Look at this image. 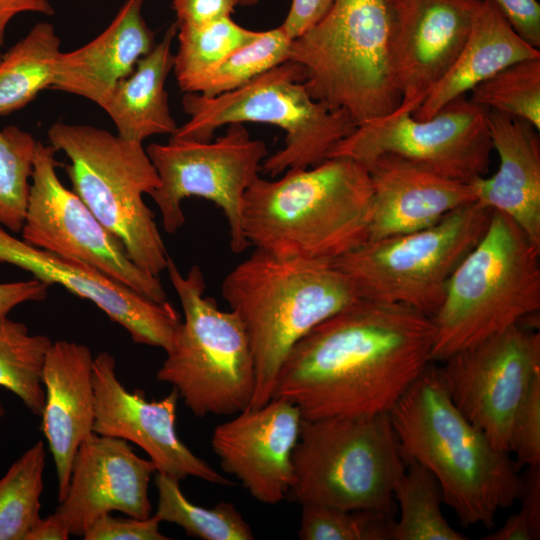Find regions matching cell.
<instances>
[{
  "label": "cell",
  "instance_id": "obj_39",
  "mask_svg": "<svg viewBox=\"0 0 540 540\" xmlns=\"http://www.w3.org/2000/svg\"><path fill=\"white\" fill-rule=\"evenodd\" d=\"M513 29L528 44L540 47V4L538 0H491Z\"/></svg>",
  "mask_w": 540,
  "mask_h": 540
},
{
  "label": "cell",
  "instance_id": "obj_37",
  "mask_svg": "<svg viewBox=\"0 0 540 540\" xmlns=\"http://www.w3.org/2000/svg\"><path fill=\"white\" fill-rule=\"evenodd\" d=\"M511 452L518 467L540 464V376L533 381L516 415Z\"/></svg>",
  "mask_w": 540,
  "mask_h": 540
},
{
  "label": "cell",
  "instance_id": "obj_38",
  "mask_svg": "<svg viewBox=\"0 0 540 540\" xmlns=\"http://www.w3.org/2000/svg\"><path fill=\"white\" fill-rule=\"evenodd\" d=\"M160 521L151 515L146 519L113 517L105 514L84 533V540H167L159 531Z\"/></svg>",
  "mask_w": 540,
  "mask_h": 540
},
{
  "label": "cell",
  "instance_id": "obj_16",
  "mask_svg": "<svg viewBox=\"0 0 540 540\" xmlns=\"http://www.w3.org/2000/svg\"><path fill=\"white\" fill-rule=\"evenodd\" d=\"M94 433L132 442L146 452L156 472L177 480L187 477L229 486L232 482L195 455L178 437L175 388L160 400L148 401L143 391H129L119 381L116 361L108 352L94 357Z\"/></svg>",
  "mask_w": 540,
  "mask_h": 540
},
{
  "label": "cell",
  "instance_id": "obj_11",
  "mask_svg": "<svg viewBox=\"0 0 540 540\" xmlns=\"http://www.w3.org/2000/svg\"><path fill=\"white\" fill-rule=\"evenodd\" d=\"M492 212L475 201L428 227L366 241L333 264L361 298L403 304L432 316L454 270L486 232Z\"/></svg>",
  "mask_w": 540,
  "mask_h": 540
},
{
  "label": "cell",
  "instance_id": "obj_43",
  "mask_svg": "<svg viewBox=\"0 0 540 540\" xmlns=\"http://www.w3.org/2000/svg\"><path fill=\"white\" fill-rule=\"evenodd\" d=\"M25 12L52 15L54 10L48 0H0V58L8 23L16 15Z\"/></svg>",
  "mask_w": 540,
  "mask_h": 540
},
{
  "label": "cell",
  "instance_id": "obj_9",
  "mask_svg": "<svg viewBox=\"0 0 540 540\" xmlns=\"http://www.w3.org/2000/svg\"><path fill=\"white\" fill-rule=\"evenodd\" d=\"M184 320L175 332L156 379L175 388L196 417L233 415L250 406L255 367L246 328L233 311L205 297L199 265L181 274L169 256L166 268Z\"/></svg>",
  "mask_w": 540,
  "mask_h": 540
},
{
  "label": "cell",
  "instance_id": "obj_46",
  "mask_svg": "<svg viewBox=\"0 0 540 540\" xmlns=\"http://www.w3.org/2000/svg\"><path fill=\"white\" fill-rule=\"evenodd\" d=\"M236 1L238 5H242V6L255 5L256 3L259 2V0H236Z\"/></svg>",
  "mask_w": 540,
  "mask_h": 540
},
{
  "label": "cell",
  "instance_id": "obj_2",
  "mask_svg": "<svg viewBox=\"0 0 540 540\" xmlns=\"http://www.w3.org/2000/svg\"><path fill=\"white\" fill-rule=\"evenodd\" d=\"M371 204L367 168L330 157L278 180L258 177L244 195L243 233L277 257L333 262L368 240Z\"/></svg>",
  "mask_w": 540,
  "mask_h": 540
},
{
  "label": "cell",
  "instance_id": "obj_17",
  "mask_svg": "<svg viewBox=\"0 0 540 540\" xmlns=\"http://www.w3.org/2000/svg\"><path fill=\"white\" fill-rule=\"evenodd\" d=\"M0 262L31 273L47 285L59 284L90 300L123 327L133 342L167 352L180 317L168 302H156L79 260L37 248L12 236L0 223Z\"/></svg>",
  "mask_w": 540,
  "mask_h": 540
},
{
  "label": "cell",
  "instance_id": "obj_10",
  "mask_svg": "<svg viewBox=\"0 0 540 540\" xmlns=\"http://www.w3.org/2000/svg\"><path fill=\"white\" fill-rule=\"evenodd\" d=\"M50 145L63 151L72 191L124 245L142 270L159 277L169 255L151 209L143 200L160 178L142 143L89 125L54 123Z\"/></svg>",
  "mask_w": 540,
  "mask_h": 540
},
{
  "label": "cell",
  "instance_id": "obj_1",
  "mask_svg": "<svg viewBox=\"0 0 540 540\" xmlns=\"http://www.w3.org/2000/svg\"><path fill=\"white\" fill-rule=\"evenodd\" d=\"M433 342L431 316L360 298L293 346L273 397L306 420L389 413L432 363Z\"/></svg>",
  "mask_w": 540,
  "mask_h": 540
},
{
  "label": "cell",
  "instance_id": "obj_40",
  "mask_svg": "<svg viewBox=\"0 0 540 540\" xmlns=\"http://www.w3.org/2000/svg\"><path fill=\"white\" fill-rule=\"evenodd\" d=\"M236 0H173L177 26H198L231 16Z\"/></svg>",
  "mask_w": 540,
  "mask_h": 540
},
{
  "label": "cell",
  "instance_id": "obj_3",
  "mask_svg": "<svg viewBox=\"0 0 540 540\" xmlns=\"http://www.w3.org/2000/svg\"><path fill=\"white\" fill-rule=\"evenodd\" d=\"M402 455L436 478L463 525H494L518 498L519 467L453 403L431 363L389 412Z\"/></svg>",
  "mask_w": 540,
  "mask_h": 540
},
{
  "label": "cell",
  "instance_id": "obj_41",
  "mask_svg": "<svg viewBox=\"0 0 540 540\" xmlns=\"http://www.w3.org/2000/svg\"><path fill=\"white\" fill-rule=\"evenodd\" d=\"M333 2L334 0H292L281 26L291 39H295L318 23Z\"/></svg>",
  "mask_w": 540,
  "mask_h": 540
},
{
  "label": "cell",
  "instance_id": "obj_30",
  "mask_svg": "<svg viewBox=\"0 0 540 540\" xmlns=\"http://www.w3.org/2000/svg\"><path fill=\"white\" fill-rule=\"evenodd\" d=\"M52 341L0 314V387L14 393L36 416L45 402L42 371Z\"/></svg>",
  "mask_w": 540,
  "mask_h": 540
},
{
  "label": "cell",
  "instance_id": "obj_19",
  "mask_svg": "<svg viewBox=\"0 0 540 540\" xmlns=\"http://www.w3.org/2000/svg\"><path fill=\"white\" fill-rule=\"evenodd\" d=\"M156 471L127 441L93 433L76 452L67 492L54 513L76 536L114 511L149 518V483Z\"/></svg>",
  "mask_w": 540,
  "mask_h": 540
},
{
  "label": "cell",
  "instance_id": "obj_20",
  "mask_svg": "<svg viewBox=\"0 0 540 540\" xmlns=\"http://www.w3.org/2000/svg\"><path fill=\"white\" fill-rule=\"evenodd\" d=\"M480 0H394L398 111L413 113L451 68Z\"/></svg>",
  "mask_w": 540,
  "mask_h": 540
},
{
  "label": "cell",
  "instance_id": "obj_14",
  "mask_svg": "<svg viewBox=\"0 0 540 540\" xmlns=\"http://www.w3.org/2000/svg\"><path fill=\"white\" fill-rule=\"evenodd\" d=\"M52 145L37 141L22 239L88 264L111 279L156 302H166L159 279L128 257L123 243L108 231L56 173Z\"/></svg>",
  "mask_w": 540,
  "mask_h": 540
},
{
  "label": "cell",
  "instance_id": "obj_13",
  "mask_svg": "<svg viewBox=\"0 0 540 540\" xmlns=\"http://www.w3.org/2000/svg\"><path fill=\"white\" fill-rule=\"evenodd\" d=\"M492 149L486 110L464 95L429 119L395 110L358 125L327 158L347 157L367 168L381 155L393 154L470 183L486 176Z\"/></svg>",
  "mask_w": 540,
  "mask_h": 540
},
{
  "label": "cell",
  "instance_id": "obj_22",
  "mask_svg": "<svg viewBox=\"0 0 540 540\" xmlns=\"http://www.w3.org/2000/svg\"><path fill=\"white\" fill-rule=\"evenodd\" d=\"M93 362L86 345L58 340L52 343L43 366L41 430L56 468L58 501L67 492L76 452L94 433Z\"/></svg>",
  "mask_w": 540,
  "mask_h": 540
},
{
  "label": "cell",
  "instance_id": "obj_35",
  "mask_svg": "<svg viewBox=\"0 0 540 540\" xmlns=\"http://www.w3.org/2000/svg\"><path fill=\"white\" fill-rule=\"evenodd\" d=\"M36 142L15 125L0 130V223L14 233L24 223Z\"/></svg>",
  "mask_w": 540,
  "mask_h": 540
},
{
  "label": "cell",
  "instance_id": "obj_8",
  "mask_svg": "<svg viewBox=\"0 0 540 540\" xmlns=\"http://www.w3.org/2000/svg\"><path fill=\"white\" fill-rule=\"evenodd\" d=\"M292 464L289 500L387 514L406 469L389 413L303 419Z\"/></svg>",
  "mask_w": 540,
  "mask_h": 540
},
{
  "label": "cell",
  "instance_id": "obj_18",
  "mask_svg": "<svg viewBox=\"0 0 540 540\" xmlns=\"http://www.w3.org/2000/svg\"><path fill=\"white\" fill-rule=\"evenodd\" d=\"M302 420L294 403L273 397L216 426L212 450L221 468L236 477L254 499L276 505L287 498L293 483L292 453Z\"/></svg>",
  "mask_w": 540,
  "mask_h": 540
},
{
  "label": "cell",
  "instance_id": "obj_26",
  "mask_svg": "<svg viewBox=\"0 0 540 540\" xmlns=\"http://www.w3.org/2000/svg\"><path fill=\"white\" fill-rule=\"evenodd\" d=\"M177 31L175 22L101 107L114 122L119 137L142 143L153 135L176 133L178 126L170 113L165 83L173 69L171 46Z\"/></svg>",
  "mask_w": 540,
  "mask_h": 540
},
{
  "label": "cell",
  "instance_id": "obj_25",
  "mask_svg": "<svg viewBox=\"0 0 540 540\" xmlns=\"http://www.w3.org/2000/svg\"><path fill=\"white\" fill-rule=\"evenodd\" d=\"M539 56V49L518 35L491 0H480L456 60L412 115L429 119L509 65Z\"/></svg>",
  "mask_w": 540,
  "mask_h": 540
},
{
  "label": "cell",
  "instance_id": "obj_15",
  "mask_svg": "<svg viewBox=\"0 0 540 540\" xmlns=\"http://www.w3.org/2000/svg\"><path fill=\"white\" fill-rule=\"evenodd\" d=\"M456 407L499 450L511 453L516 415L540 376V334L516 324L443 361Z\"/></svg>",
  "mask_w": 540,
  "mask_h": 540
},
{
  "label": "cell",
  "instance_id": "obj_44",
  "mask_svg": "<svg viewBox=\"0 0 540 540\" xmlns=\"http://www.w3.org/2000/svg\"><path fill=\"white\" fill-rule=\"evenodd\" d=\"M540 531L535 529L523 513L511 515L499 529L483 537L484 540H538Z\"/></svg>",
  "mask_w": 540,
  "mask_h": 540
},
{
  "label": "cell",
  "instance_id": "obj_23",
  "mask_svg": "<svg viewBox=\"0 0 540 540\" xmlns=\"http://www.w3.org/2000/svg\"><path fill=\"white\" fill-rule=\"evenodd\" d=\"M492 148L499 168L478 177L472 186L476 201L512 219L540 248V141L529 122L486 110Z\"/></svg>",
  "mask_w": 540,
  "mask_h": 540
},
{
  "label": "cell",
  "instance_id": "obj_33",
  "mask_svg": "<svg viewBox=\"0 0 540 540\" xmlns=\"http://www.w3.org/2000/svg\"><path fill=\"white\" fill-rule=\"evenodd\" d=\"M470 92L469 99L483 109L520 118L540 131V56L509 65Z\"/></svg>",
  "mask_w": 540,
  "mask_h": 540
},
{
  "label": "cell",
  "instance_id": "obj_28",
  "mask_svg": "<svg viewBox=\"0 0 540 540\" xmlns=\"http://www.w3.org/2000/svg\"><path fill=\"white\" fill-rule=\"evenodd\" d=\"M249 30L231 16L198 26H178V49L173 70L184 93H196L200 84L236 49L254 40Z\"/></svg>",
  "mask_w": 540,
  "mask_h": 540
},
{
  "label": "cell",
  "instance_id": "obj_4",
  "mask_svg": "<svg viewBox=\"0 0 540 540\" xmlns=\"http://www.w3.org/2000/svg\"><path fill=\"white\" fill-rule=\"evenodd\" d=\"M221 291L250 340L255 367L251 408L273 398L279 371L293 346L361 298L333 262L281 258L260 249L225 276Z\"/></svg>",
  "mask_w": 540,
  "mask_h": 540
},
{
  "label": "cell",
  "instance_id": "obj_5",
  "mask_svg": "<svg viewBox=\"0 0 540 540\" xmlns=\"http://www.w3.org/2000/svg\"><path fill=\"white\" fill-rule=\"evenodd\" d=\"M394 0H334L326 15L293 39L289 60L304 70L310 96L361 125L398 109Z\"/></svg>",
  "mask_w": 540,
  "mask_h": 540
},
{
  "label": "cell",
  "instance_id": "obj_47",
  "mask_svg": "<svg viewBox=\"0 0 540 540\" xmlns=\"http://www.w3.org/2000/svg\"><path fill=\"white\" fill-rule=\"evenodd\" d=\"M4 415H5V408H4L3 404H2V402L0 401V423H1V420L4 417Z\"/></svg>",
  "mask_w": 540,
  "mask_h": 540
},
{
  "label": "cell",
  "instance_id": "obj_31",
  "mask_svg": "<svg viewBox=\"0 0 540 540\" xmlns=\"http://www.w3.org/2000/svg\"><path fill=\"white\" fill-rule=\"evenodd\" d=\"M154 482L158 493L154 516L160 521L176 524L185 533L202 540H252L255 538L250 525L234 504L220 502L205 508L189 501L179 486V480L155 472Z\"/></svg>",
  "mask_w": 540,
  "mask_h": 540
},
{
  "label": "cell",
  "instance_id": "obj_6",
  "mask_svg": "<svg viewBox=\"0 0 540 540\" xmlns=\"http://www.w3.org/2000/svg\"><path fill=\"white\" fill-rule=\"evenodd\" d=\"M540 248L503 213L451 275L431 316L433 361L475 346L540 309Z\"/></svg>",
  "mask_w": 540,
  "mask_h": 540
},
{
  "label": "cell",
  "instance_id": "obj_36",
  "mask_svg": "<svg viewBox=\"0 0 540 540\" xmlns=\"http://www.w3.org/2000/svg\"><path fill=\"white\" fill-rule=\"evenodd\" d=\"M301 506V540H393L392 514L313 504Z\"/></svg>",
  "mask_w": 540,
  "mask_h": 540
},
{
  "label": "cell",
  "instance_id": "obj_32",
  "mask_svg": "<svg viewBox=\"0 0 540 540\" xmlns=\"http://www.w3.org/2000/svg\"><path fill=\"white\" fill-rule=\"evenodd\" d=\"M45 458L44 443L40 440L0 478V540H25L41 518Z\"/></svg>",
  "mask_w": 540,
  "mask_h": 540
},
{
  "label": "cell",
  "instance_id": "obj_34",
  "mask_svg": "<svg viewBox=\"0 0 540 540\" xmlns=\"http://www.w3.org/2000/svg\"><path fill=\"white\" fill-rule=\"evenodd\" d=\"M292 41L283 27L260 31L231 53L199 86L196 93L214 97L235 90L290 58Z\"/></svg>",
  "mask_w": 540,
  "mask_h": 540
},
{
  "label": "cell",
  "instance_id": "obj_27",
  "mask_svg": "<svg viewBox=\"0 0 540 540\" xmlns=\"http://www.w3.org/2000/svg\"><path fill=\"white\" fill-rule=\"evenodd\" d=\"M61 41L47 22L37 23L0 58V116L22 109L51 88Z\"/></svg>",
  "mask_w": 540,
  "mask_h": 540
},
{
  "label": "cell",
  "instance_id": "obj_29",
  "mask_svg": "<svg viewBox=\"0 0 540 540\" xmlns=\"http://www.w3.org/2000/svg\"><path fill=\"white\" fill-rule=\"evenodd\" d=\"M394 489L400 517L393 540H466L442 512L443 495L433 474L417 462H408Z\"/></svg>",
  "mask_w": 540,
  "mask_h": 540
},
{
  "label": "cell",
  "instance_id": "obj_12",
  "mask_svg": "<svg viewBox=\"0 0 540 540\" xmlns=\"http://www.w3.org/2000/svg\"><path fill=\"white\" fill-rule=\"evenodd\" d=\"M146 152L160 178L159 187L149 195L167 233L174 234L184 225L182 201L195 196L223 211L233 253L248 248L242 228L243 201L268 156L262 140L252 139L242 123H232L214 141L171 137L166 144H150Z\"/></svg>",
  "mask_w": 540,
  "mask_h": 540
},
{
  "label": "cell",
  "instance_id": "obj_21",
  "mask_svg": "<svg viewBox=\"0 0 540 540\" xmlns=\"http://www.w3.org/2000/svg\"><path fill=\"white\" fill-rule=\"evenodd\" d=\"M367 170L372 186L367 241L428 227L476 201L470 183L393 154L376 158Z\"/></svg>",
  "mask_w": 540,
  "mask_h": 540
},
{
  "label": "cell",
  "instance_id": "obj_24",
  "mask_svg": "<svg viewBox=\"0 0 540 540\" xmlns=\"http://www.w3.org/2000/svg\"><path fill=\"white\" fill-rule=\"evenodd\" d=\"M144 1L125 0L101 34L76 50L61 52L51 88L102 107L115 86L156 44L142 15Z\"/></svg>",
  "mask_w": 540,
  "mask_h": 540
},
{
  "label": "cell",
  "instance_id": "obj_7",
  "mask_svg": "<svg viewBox=\"0 0 540 540\" xmlns=\"http://www.w3.org/2000/svg\"><path fill=\"white\" fill-rule=\"evenodd\" d=\"M304 80L303 68L288 60L245 85L214 97L185 93L182 104L189 119L171 137L210 141L224 125L270 124L286 135L284 146L262 162L264 174L275 177L287 170L316 166L357 124L345 110L312 98Z\"/></svg>",
  "mask_w": 540,
  "mask_h": 540
},
{
  "label": "cell",
  "instance_id": "obj_42",
  "mask_svg": "<svg viewBox=\"0 0 540 540\" xmlns=\"http://www.w3.org/2000/svg\"><path fill=\"white\" fill-rule=\"evenodd\" d=\"M48 287L36 279L0 283V314L8 315L14 307L28 301L43 300Z\"/></svg>",
  "mask_w": 540,
  "mask_h": 540
},
{
  "label": "cell",
  "instance_id": "obj_45",
  "mask_svg": "<svg viewBox=\"0 0 540 540\" xmlns=\"http://www.w3.org/2000/svg\"><path fill=\"white\" fill-rule=\"evenodd\" d=\"M70 535L63 521L52 513L45 518H40L25 540H67Z\"/></svg>",
  "mask_w": 540,
  "mask_h": 540
}]
</instances>
